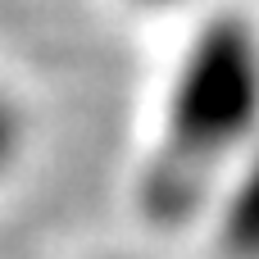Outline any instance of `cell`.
I'll return each instance as SVG.
<instances>
[{
  "mask_svg": "<svg viewBox=\"0 0 259 259\" xmlns=\"http://www.w3.org/2000/svg\"><path fill=\"white\" fill-rule=\"evenodd\" d=\"M259 141V27L223 9L209 14L168 77L159 137L141 168V214L159 228L196 219Z\"/></svg>",
  "mask_w": 259,
  "mask_h": 259,
  "instance_id": "6da1fadb",
  "label": "cell"
},
{
  "mask_svg": "<svg viewBox=\"0 0 259 259\" xmlns=\"http://www.w3.org/2000/svg\"><path fill=\"white\" fill-rule=\"evenodd\" d=\"M214 219H219L223 259H259V141L228 173L219 205H214Z\"/></svg>",
  "mask_w": 259,
  "mask_h": 259,
  "instance_id": "7a4b0ae2",
  "label": "cell"
},
{
  "mask_svg": "<svg viewBox=\"0 0 259 259\" xmlns=\"http://www.w3.org/2000/svg\"><path fill=\"white\" fill-rule=\"evenodd\" d=\"M23 146H27V114L14 100V91L0 87V178L23 159Z\"/></svg>",
  "mask_w": 259,
  "mask_h": 259,
  "instance_id": "3957f363",
  "label": "cell"
},
{
  "mask_svg": "<svg viewBox=\"0 0 259 259\" xmlns=\"http://www.w3.org/2000/svg\"><path fill=\"white\" fill-rule=\"evenodd\" d=\"M137 5H150V9H173V5H182V0H137Z\"/></svg>",
  "mask_w": 259,
  "mask_h": 259,
  "instance_id": "277c9868",
  "label": "cell"
}]
</instances>
